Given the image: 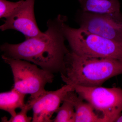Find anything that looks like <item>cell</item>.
<instances>
[{
    "label": "cell",
    "instance_id": "obj_1",
    "mask_svg": "<svg viewBox=\"0 0 122 122\" xmlns=\"http://www.w3.org/2000/svg\"><path fill=\"white\" fill-rule=\"evenodd\" d=\"M58 15L47 22L48 29L41 36L26 39L20 44L5 43L1 46L4 55L14 59L25 60L53 73L62 72L66 56L70 52L65 44L62 29L67 20Z\"/></svg>",
    "mask_w": 122,
    "mask_h": 122
},
{
    "label": "cell",
    "instance_id": "obj_2",
    "mask_svg": "<svg viewBox=\"0 0 122 122\" xmlns=\"http://www.w3.org/2000/svg\"><path fill=\"white\" fill-rule=\"evenodd\" d=\"M61 73L66 84L101 86L110 78L122 74V62L112 58L78 55L70 51Z\"/></svg>",
    "mask_w": 122,
    "mask_h": 122
},
{
    "label": "cell",
    "instance_id": "obj_3",
    "mask_svg": "<svg viewBox=\"0 0 122 122\" xmlns=\"http://www.w3.org/2000/svg\"><path fill=\"white\" fill-rule=\"evenodd\" d=\"M62 24L66 40L71 51L77 55L112 58L122 62V45L79 27Z\"/></svg>",
    "mask_w": 122,
    "mask_h": 122
},
{
    "label": "cell",
    "instance_id": "obj_4",
    "mask_svg": "<svg viewBox=\"0 0 122 122\" xmlns=\"http://www.w3.org/2000/svg\"><path fill=\"white\" fill-rule=\"evenodd\" d=\"M1 57L11 67L14 77V88L22 93L30 95V100L35 99L46 91V85L53 81V73L40 69L35 64L4 55Z\"/></svg>",
    "mask_w": 122,
    "mask_h": 122
},
{
    "label": "cell",
    "instance_id": "obj_5",
    "mask_svg": "<svg viewBox=\"0 0 122 122\" xmlns=\"http://www.w3.org/2000/svg\"><path fill=\"white\" fill-rule=\"evenodd\" d=\"M72 85L79 96L90 103L104 122H115L122 112V89L102 86L86 87Z\"/></svg>",
    "mask_w": 122,
    "mask_h": 122
},
{
    "label": "cell",
    "instance_id": "obj_6",
    "mask_svg": "<svg viewBox=\"0 0 122 122\" xmlns=\"http://www.w3.org/2000/svg\"><path fill=\"white\" fill-rule=\"evenodd\" d=\"M80 27L122 45V14L120 12L99 14L79 12Z\"/></svg>",
    "mask_w": 122,
    "mask_h": 122
},
{
    "label": "cell",
    "instance_id": "obj_7",
    "mask_svg": "<svg viewBox=\"0 0 122 122\" xmlns=\"http://www.w3.org/2000/svg\"><path fill=\"white\" fill-rule=\"evenodd\" d=\"M35 0H25L1 25V31L9 29L19 31L25 38L35 37L43 34L38 26L34 13Z\"/></svg>",
    "mask_w": 122,
    "mask_h": 122
},
{
    "label": "cell",
    "instance_id": "obj_8",
    "mask_svg": "<svg viewBox=\"0 0 122 122\" xmlns=\"http://www.w3.org/2000/svg\"><path fill=\"white\" fill-rule=\"evenodd\" d=\"M75 91L72 85L66 84L55 91H46L33 102L32 122H53L51 119L68 92Z\"/></svg>",
    "mask_w": 122,
    "mask_h": 122
},
{
    "label": "cell",
    "instance_id": "obj_9",
    "mask_svg": "<svg viewBox=\"0 0 122 122\" xmlns=\"http://www.w3.org/2000/svg\"><path fill=\"white\" fill-rule=\"evenodd\" d=\"M65 98L73 104L75 112V122H104L102 117L92 106L75 91L68 92Z\"/></svg>",
    "mask_w": 122,
    "mask_h": 122
},
{
    "label": "cell",
    "instance_id": "obj_10",
    "mask_svg": "<svg viewBox=\"0 0 122 122\" xmlns=\"http://www.w3.org/2000/svg\"><path fill=\"white\" fill-rule=\"evenodd\" d=\"M81 11L103 14L120 12L119 0H78Z\"/></svg>",
    "mask_w": 122,
    "mask_h": 122
},
{
    "label": "cell",
    "instance_id": "obj_11",
    "mask_svg": "<svg viewBox=\"0 0 122 122\" xmlns=\"http://www.w3.org/2000/svg\"><path fill=\"white\" fill-rule=\"evenodd\" d=\"M25 95L14 87L10 91L1 93L0 109L7 112L11 116H14L17 113L16 109H21L25 106Z\"/></svg>",
    "mask_w": 122,
    "mask_h": 122
},
{
    "label": "cell",
    "instance_id": "obj_12",
    "mask_svg": "<svg viewBox=\"0 0 122 122\" xmlns=\"http://www.w3.org/2000/svg\"><path fill=\"white\" fill-rule=\"evenodd\" d=\"M56 113L54 122H75V112L73 104L69 100L64 98L61 107Z\"/></svg>",
    "mask_w": 122,
    "mask_h": 122
},
{
    "label": "cell",
    "instance_id": "obj_13",
    "mask_svg": "<svg viewBox=\"0 0 122 122\" xmlns=\"http://www.w3.org/2000/svg\"><path fill=\"white\" fill-rule=\"evenodd\" d=\"M33 103L29 100L25 103L21 111L17 113L14 116H11L10 119L8 120L5 117L2 118L1 122H30L32 120V117L27 116V113L32 109Z\"/></svg>",
    "mask_w": 122,
    "mask_h": 122
},
{
    "label": "cell",
    "instance_id": "obj_14",
    "mask_svg": "<svg viewBox=\"0 0 122 122\" xmlns=\"http://www.w3.org/2000/svg\"><path fill=\"white\" fill-rule=\"evenodd\" d=\"M20 0L16 2H11L7 0H0V18L7 19L24 2Z\"/></svg>",
    "mask_w": 122,
    "mask_h": 122
},
{
    "label": "cell",
    "instance_id": "obj_15",
    "mask_svg": "<svg viewBox=\"0 0 122 122\" xmlns=\"http://www.w3.org/2000/svg\"><path fill=\"white\" fill-rule=\"evenodd\" d=\"M115 122H122V112L121 114L119 116V117L117 118Z\"/></svg>",
    "mask_w": 122,
    "mask_h": 122
}]
</instances>
